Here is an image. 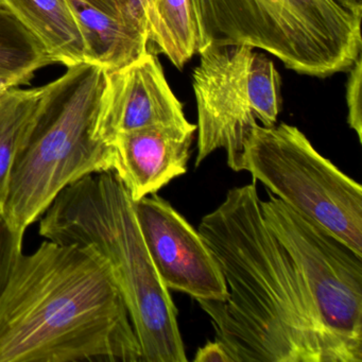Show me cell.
<instances>
[{
	"label": "cell",
	"instance_id": "30bf717a",
	"mask_svg": "<svg viewBox=\"0 0 362 362\" xmlns=\"http://www.w3.org/2000/svg\"><path fill=\"white\" fill-rule=\"evenodd\" d=\"M158 57L148 50L134 62L105 73L95 135L112 146L116 135L160 124H188Z\"/></svg>",
	"mask_w": 362,
	"mask_h": 362
},
{
	"label": "cell",
	"instance_id": "52a82bcc",
	"mask_svg": "<svg viewBox=\"0 0 362 362\" xmlns=\"http://www.w3.org/2000/svg\"><path fill=\"white\" fill-rule=\"evenodd\" d=\"M192 74L198 113L196 164L216 150L226 152L228 165L239 173L245 143L258 122L276 124L281 110V79L274 63L255 48L211 44L201 49Z\"/></svg>",
	"mask_w": 362,
	"mask_h": 362
},
{
	"label": "cell",
	"instance_id": "3957f363",
	"mask_svg": "<svg viewBox=\"0 0 362 362\" xmlns=\"http://www.w3.org/2000/svg\"><path fill=\"white\" fill-rule=\"evenodd\" d=\"M39 233L103 258L115 279L143 362H187L177 309L150 257L133 200L114 170L67 186L40 218Z\"/></svg>",
	"mask_w": 362,
	"mask_h": 362
},
{
	"label": "cell",
	"instance_id": "8992f818",
	"mask_svg": "<svg viewBox=\"0 0 362 362\" xmlns=\"http://www.w3.org/2000/svg\"><path fill=\"white\" fill-rule=\"evenodd\" d=\"M241 160V170L362 257L361 185L321 156L302 131L285 122L257 124Z\"/></svg>",
	"mask_w": 362,
	"mask_h": 362
},
{
	"label": "cell",
	"instance_id": "9a60e30c",
	"mask_svg": "<svg viewBox=\"0 0 362 362\" xmlns=\"http://www.w3.org/2000/svg\"><path fill=\"white\" fill-rule=\"evenodd\" d=\"M153 43L181 71L198 54V33L190 0H141Z\"/></svg>",
	"mask_w": 362,
	"mask_h": 362
},
{
	"label": "cell",
	"instance_id": "2e32d148",
	"mask_svg": "<svg viewBox=\"0 0 362 362\" xmlns=\"http://www.w3.org/2000/svg\"><path fill=\"white\" fill-rule=\"evenodd\" d=\"M52 64L41 42L0 8V80L8 88L26 86L37 71Z\"/></svg>",
	"mask_w": 362,
	"mask_h": 362
},
{
	"label": "cell",
	"instance_id": "ac0fdd59",
	"mask_svg": "<svg viewBox=\"0 0 362 362\" xmlns=\"http://www.w3.org/2000/svg\"><path fill=\"white\" fill-rule=\"evenodd\" d=\"M23 238L16 236L0 215V294L3 293L16 258L22 253Z\"/></svg>",
	"mask_w": 362,
	"mask_h": 362
},
{
	"label": "cell",
	"instance_id": "7a4b0ae2",
	"mask_svg": "<svg viewBox=\"0 0 362 362\" xmlns=\"http://www.w3.org/2000/svg\"><path fill=\"white\" fill-rule=\"evenodd\" d=\"M143 362L107 262L86 247L43 241L21 253L0 294V362Z\"/></svg>",
	"mask_w": 362,
	"mask_h": 362
},
{
	"label": "cell",
	"instance_id": "5bb4252c",
	"mask_svg": "<svg viewBox=\"0 0 362 362\" xmlns=\"http://www.w3.org/2000/svg\"><path fill=\"white\" fill-rule=\"evenodd\" d=\"M41 88L11 86L0 90V215L18 154L37 119Z\"/></svg>",
	"mask_w": 362,
	"mask_h": 362
},
{
	"label": "cell",
	"instance_id": "e0dca14e",
	"mask_svg": "<svg viewBox=\"0 0 362 362\" xmlns=\"http://www.w3.org/2000/svg\"><path fill=\"white\" fill-rule=\"evenodd\" d=\"M362 54L349 69V77L345 90L347 105V124L357 134L362 143Z\"/></svg>",
	"mask_w": 362,
	"mask_h": 362
},
{
	"label": "cell",
	"instance_id": "ffe728a7",
	"mask_svg": "<svg viewBox=\"0 0 362 362\" xmlns=\"http://www.w3.org/2000/svg\"><path fill=\"white\" fill-rule=\"evenodd\" d=\"M194 362H233L232 358L226 351L220 341H207L204 346L197 351Z\"/></svg>",
	"mask_w": 362,
	"mask_h": 362
},
{
	"label": "cell",
	"instance_id": "8fae6325",
	"mask_svg": "<svg viewBox=\"0 0 362 362\" xmlns=\"http://www.w3.org/2000/svg\"><path fill=\"white\" fill-rule=\"evenodd\" d=\"M197 124H160L116 135L113 170L134 202L187 173Z\"/></svg>",
	"mask_w": 362,
	"mask_h": 362
},
{
	"label": "cell",
	"instance_id": "7c38bea8",
	"mask_svg": "<svg viewBox=\"0 0 362 362\" xmlns=\"http://www.w3.org/2000/svg\"><path fill=\"white\" fill-rule=\"evenodd\" d=\"M88 49V62L122 69L148 52L146 33L129 25L105 0H67Z\"/></svg>",
	"mask_w": 362,
	"mask_h": 362
},
{
	"label": "cell",
	"instance_id": "ba28073f",
	"mask_svg": "<svg viewBox=\"0 0 362 362\" xmlns=\"http://www.w3.org/2000/svg\"><path fill=\"white\" fill-rule=\"evenodd\" d=\"M268 228L296 262L324 329L353 362H362V257L321 224L268 192Z\"/></svg>",
	"mask_w": 362,
	"mask_h": 362
},
{
	"label": "cell",
	"instance_id": "d6986e66",
	"mask_svg": "<svg viewBox=\"0 0 362 362\" xmlns=\"http://www.w3.org/2000/svg\"><path fill=\"white\" fill-rule=\"evenodd\" d=\"M129 25L148 35L147 18L141 0H105ZM149 39V37H148Z\"/></svg>",
	"mask_w": 362,
	"mask_h": 362
},
{
	"label": "cell",
	"instance_id": "277c9868",
	"mask_svg": "<svg viewBox=\"0 0 362 362\" xmlns=\"http://www.w3.org/2000/svg\"><path fill=\"white\" fill-rule=\"evenodd\" d=\"M103 66L82 62L42 86L37 119L10 177L3 217L16 236L40 219L64 188L113 170V146L95 135L105 83Z\"/></svg>",
	"mask_w": 362,
	"mask_h": 362
},
{
	"label": "cell",
	"instance_id": "4fadbf2b",
	"mask_svg": "<svg viewBox=\"0 0 362 362\" xmlns=\"http://www.w3.org/2000/svg\"><path fill=\"white\" fill-rule=\"evenodd\" d=\"M45 48L54 64L88 62V49L67 0H0Z\"/></svg>",
	"mask_w": 362,
	"mask_h": 362
},
{
	"label": "cell",
	"instance_id": "6da1fadb",
	"mask_svg": "<svg viewBox=\"0 0 362 362\" xmlns=\"http://www.w3.org/2000/svg\"><path fill=\"white\" fill-rule=\"evenodd\" d=\"M256 181L232 188L199 233L228 286L198 300L233 362H353L324 329L296 262L268 228Z\"/></svg>",
	"mask_w": 362,
	"mask_h": 362
},
{
	"label": "cell",
	"instance_id": "7402d4cb",
	"mask_svg": "<svg viewBox=\"0 0 362 362\" xmlns=\"http://www.w3.org/2000/svg\"><path fill=\"white\" fill-rule=\"evenodd\" d=\"M8 88V86H6V84L4 83V82L1 81V80H0V90H4V88Z\"/></svg>",
	"mask_w": 362,
	"mask_h": 362
},
{
	"label": "cell",
	"instance_id": "5b68a950",
	"mask_svg": "<svg viewBox=\"0 0 362 362\" xmlns=\"http://www.w3.org/2000/svg\"><path fill=\"white\" fill-rule=\"evenodd\" d=\"M198 52L239 44L309 77L349 71L362 54L361 21L332 0H190Z\"/></svg>",
	"mask_w": 362,
	"mask_h": 362
},
{
	"label": "cell",
	"instance_id": "44dd1931",
	"mask_svg": "<svg viewBox=\"0 0 362 362\" xmlns=\"http://www.w3.org/2000/svg\"><path fill=\"white\" fill-rule=\"evenodd\" d=\"M332 1L349 13L362 18V0H332Z\"/></svg>",
	"mask_w": 362,
	"mask_h": 362
},
{
	"label": "cell",
	"instance_id": "9c48e42d",
	"mask_svg": "<svg viewBox=\"0 0 362 362\" xmlns=\"http://www.w3.org/2000/svg\"><path fill=\"white\" fill-rule=\"evenodd\" d=\"M133 205L141 236L165 286L197 302L226 300V279L199 230L158 194L133 201Z\"/></svg>",
	"mask_w": 362,
	"mask_h": 362
}]
</instances>
